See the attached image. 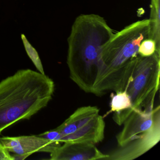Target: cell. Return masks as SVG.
I'll return each mask as SVG.
<instances>
[{
	"mask_svg": "<svg viewBox=\"0 0 160 160\" xmlns=\"http://www.w3.org/2000/svg\"><path fill=\"white\" fill-rule=\"evenodd\" d=\"M0 160H13L12 156L11 155L1 144H0Z\"/></svg>",
	"mask_w": 160,
	"mask_h": 160,
	"instance_id": "obj_14",
	"label": "cell"
},
{
	"mask_svg": "<svg viewBox=\"0 0 160 160\" xmlns=\"http://www.w3.org/2000/svg\"><path fill=\"white\" fill-rule=\"evenodd\" d=\"M55 83L30 69L18 71L0 82V134L21 120L29 119L52 100Z\"/></svg>",
	"mask_w": 160,
	"mask_h": 160,
	"instance_id": "obj_2",
	"label": "cell"
},
{
	"mask_svg": "<svg viewBox=\"0 0 160 160\" xmlns=\"http://www.w3.org/2000/svg\"><path fill=\"white\" fill-rule=\"evenodd\" d=\"M50 153L52 160H106L108 154L102 152L95 144L82 142L63 143Z\"/></svg>",
	"mask_w": 160,
	"mask_h": 160,
	"instance_id": "obj_8",
	"label": "cell"
},
{
	"mask_svg": "<svg viewBox=\"0 0 160 160\" xmlns=\"http://www.w3.org/2000/svg\"><path fill=\"white\" fill-rule=\"evenodd\" d=\"M149 19L137 21L114 33L102 48L101 59L106 69L108 90H125L138 56L139 46L149 38Z\"/></svg>",
	"mask_w": 160,
	"mask_h": 160,
	"instance_id": "obj_3",
	"label": "cell"
},
{
	"mask_svg": "<svg viewBox=\"0 0 160 160\" xmlns=\"http://www.w3.org/2000/svg\"><path fill=\"white\" fill-rule=\"evenodd\" d=\"M114 34L104 18L93 14L80 15L72 26L67 57L70 78L87 93L102 96L108 91L101 53Z\"/></svg>",
	"mask_w": 160,
	"mask_h": 160,
	"instance_id": "obj_1",
	"label": "cell"
},
{
	"mask_svg": "<svg viewBox=\"0 0 160 160\" xmlns=\"http://www.w3.org/2000/svg\"><path fill=\"white\" fill-rule=\"evenodd\" d=\"M64 142L96 144L105 137V122L96 106H87L77 109L56 128Z\"/></svg>",
	"mask_w": 160,
	"mask_h": 160,
	"instance_id": "obj_6",
	"label": "cell"
},
{
	"mask_svg": "<svg viewBox=\"0 0 160 160\" xmlns=\"http://www.w3.org/2000/svg\"><path fill=\"white\" fill-rule=\"evenodd\" d=\"M156 52V45L152 39H145L140 44L138 49V54L142 57H150Z\"/></svg>",
	"mask_w": 160,
	"mask_h": 160,
	"instance_id": "obj_12",
	"label": "cell"
},
{
	"mask_svg": "<svg viewBox=\"0 0 160 160\" xmlns=\"http://www.w3.org/2000/svg\"><path fill=\"white\" fill-rule=\"evenodd\" d=\"M21 37L25 50H26L28 56L31 59L32 61V62L33 64L35 65L37 70L39 71V72L42 74H45L44 71L42 64V62L40 59L38 52L31 44L30 43L27 39V37L24 34H21Z\"/></svg>",
	"mask_w": 160,
	"mask_h": 160,
	"instance_id": "obj_11",
	"label": "cell"
},
{
	"mask_svg": "<svg viewBox=\"0 0 160 160\" xmlns=\"http://www.w3.org/2000/svg\"><path fill=\"white\" fill-rule=\"evenodd\" d=\"M149 38L155 42L160 54V0H151Z\"/></svg>",
	"mask_w": 160,
	"mask_h": 160,
	"instance_id": "obj_10",
	"label": "cell"
},
{
	"mask_svg": "<svg viewBox=\"0 0 160 160\" xmlns=\"http://www.w3.org/2000/svg\"><path fill=\"white\" fill-rule=\"evenodd\" d=\"M160 54L150 57L138 55L125 90L131 98L133 109L150 110L154 107L160 87Z\"/></svg>",
	"mask_w": 160,
	"mask_h": 160,
	"instance_id": "obj_5",
	"label": "cell"
},
{
	"mask_svg": "<svg viewBox=\"0 0 160 160\" xmlns=\"http://www.w3.org/2000/svg\"><path fill=\"white\" fill-rule=\"evenodd\" d=\"M110 98V109L103 117L104 118L111 113L114 112L113 120L118 125H122L132 112L131 98L125 90L115 94L111 93Z\"/></svg>",
	"mask_w": 160,
	"mask_h": 160,
	"instance_id": "obj_9",
	"label": "cell"
},
{
	"mask_svg": "<svg viewBox=\"0 0 160 160\" xmlns=\"http://www.w3.org/2000/svg\"><path fill=\"white\" fill-rule=\"evenodd\" d=\"M116 136L117 147L106 160H133L152 148L160 140V106L150 110L133 109Z\"/></svg>",
	"mask_w": 160,
	"mask_h": 160,
	"instance_id": "obj_4",
	"label": "cell"
},
{
	"mask_svg": "<svg viewBox=\"0 0 160 160\" xmlns=\"http://www.w3.org/2000/svg\"><path fill=\"white\" fill-rule=\"evenodd\" d=\"M0 144L9 152L14 153L12 155L13 160H24L36 152L50 153L61 145L38 135L3 137L0 138Z\"/></svg>",
	"mask_w": 160,
	"mask_h": 160,
	"instance_id": "obj_7",
	"label": "cell"
},
{
	"mask_svg": "<svg viewBox=\"0 0 160 160\" xmlns=\"http://www.w3.org/2000/svg\"><path fill=\"white\" fill-rule=\"evenodd\" d=\"M38 136L51 141L62 143L60 133L56 129L48 131L39 134Z\"/></svg>",
	"mask_w": 160,
	"mask_h": 160,
	"instance_id": "obj_13",
	"label": "cell"
}]
</instances>
